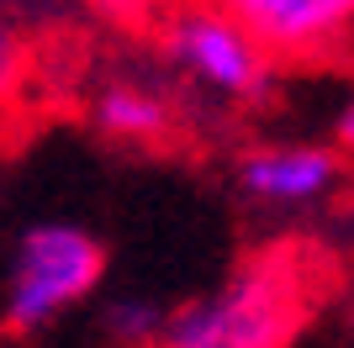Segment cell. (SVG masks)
<instances>
[{
  "label": "cell",
  "mask_w": 354,
  "mask_h": 348,
  "mask_svg": "<svg viewBox=\"0 0 354 348\" xmlns=\"http://www.w3.org/2000/svg\"><path fill=\"white\" fill-rule=\"evenodd\" d=\"M101 16H111V21H143V16L159 11V0H90Z\"/></svg>",
  "instance_id": "cell-9"
},
{
  "label": "cell",
  "mask_w": 354,
  "mask_h": 348,
  "mask_svg": "<svg viewBox=\"0 0 354 348\" xmlns=\"http://www.w3.org/2000/svg\"><path fill=\"white\" fill-rule=\"evenodd\" d=\"M21 74H27V48L0 21V101H11L16 90H21Z\"/></svg>",
  "instance_id": "cell-8"
},
{
  "label": "cell",
  "mask_w": 354,
  "mask_h": 348,
  "mask_svg": "<svg viewBox=\"0 0 354 348\" xmlns=\"http://www.w3.org/2000/svg\"><path fill=\"white\" fill-rule=\"evenodd\" d=\"M275 64H328L354 27V0H217Z\"/></svg>",
  "instance_id": "cell-4"
},
{
  "label": "cell",
  "mask_w": 354,
  "mask_h": 348,
  "mask_svg": "<svg viewBox=\"0 0 354 348\" xmlns=\"http://www.w3.org/2000/svg\"><path fill=\"white\" fill-rule=\"evenodd\" d=\"M323 306V259L296 238L254 248L212 290L164 311L153 348H291Z\"/></svg>",
  "instance_id": "cell-1"
},
{
  "label": "cell",
  "mask_w": 354,
  "mask_h": 348,
  "mask_svg": "<svg viewBox=\"0 0 354 348\" xmlns=\"http://www.w3.org/2000/svg\"><path fill=\"white\" fill-rule=\"evenodd\" d=\"M159 53L164 64L185 79V85L207 90L222 106H265L275 95V74L281 64L222 11L217 0H191V6H169L159 16Z\"/></svg>",
  "instance_id": "cell-3"
},
{
  "label": "cell",
  "mask_w": 354,
  "mask_h": 348,
  "mask_svg": "<svg viewBox=\"0 0 354 348\" xmlns=\"http://www.w3.org/2000/svg\"><path fill=\"white\" fill-rule=\"evenodd\" d=\"M349 159L328 143H259L238 159V190L254 206L307 211L344 190Z\"/></svg>",
  "instance_id": "cell-5"
},
{
  "label": "cell",
  "mask_w": 354,
  "mask_h": 348,
  "mask_svg": "<svg viewBox=\"0 0 354 348\" xmlns=\"http://www.w3.org/2000/svg\"><path fill=\"white\" fill-rule=\"evenodd\" d=\"M106 280V248L80 222H32L11 248L0 322L11 338H37L59 327Z\"/></svg>",
  "instance_id": "cell-2"
},
{
  "label": "cell",
  "mask_w": 354,
  "mask_h": 348,
  "mask_svg": "<svg viewBox=\"0 0 354 348\" xmlns=\"http://www.w3.org/2000/svg\"><path fill=\"white\" fill-rule=\"evenodd\" d=\"M164 311L153 296H138V290H122L101 306V333L111 338L117 348H153L164 333Z\"/></svg>",
  "instance_id": "cell-7"
},
{
  "label": "cell",
  "mask_w": 354,
  "mask_h": 348,
  "mask_svg": "<svg viewBox=\"0 0 354 348\" xmlns=\"http://www.w3.org/2000/svg\"><path fill=\"white\" fill-rule=\"evenodd\" d=\"M90 122L101 137L111 143H133V148H153L175 132V101L164 85H148V79H133V74H117L95 90L90 101Z\"/></svg>",
  "instance_id": "cell-6"
}]
</instances>
